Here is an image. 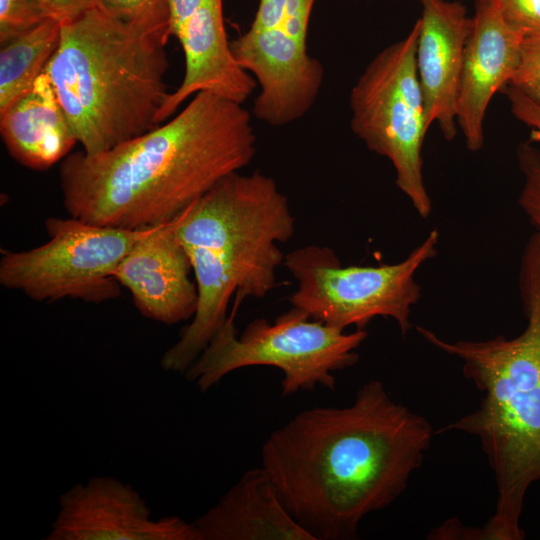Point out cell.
<instances>
[{"label": "cell", "mask_w": 540, "mask_h": 540, "mask_svg": "<svg viewBox=\"0 0 540 540\" xmlns=\"http://www.w3.org/2000/svg\"><path fill=\"white\" fill-rule=\"evenodd\" d=\"M434 431L379 380L345 407H314L274 430L262 467L291 515L316 540H351L362 519L392 504L423 463Z\"/></svg>", "instance_id": "1"}, {"label": "cell", "mask_w": 540, "mask_h": 540, "mask_svg": "<svg viewBox=\"0 0 540 540\" xmlns=\"http://www.w3.org/2000/svg\"><path fill=\"white\" fill-rule=\"evenodd\" d=\"M256 153L243 104L201 91L164 124L98 154L77 151L60 163L71 217L129 230L169 222Z\"/></svg>", "instance_id": "2"}, {"label": "cell", "mask_w": 540, "mask_h": 540, "mask_svg": "<svg viewBox=\"0 0 540 540\" xmlns=\"http://www.w3.org/2000/svg\"><path fill=\"white\" fill-rule=\"evenodd\" d=\"M526 318L513 338H441L428 328L417 332L429 344L456 357L462 372L483 393L478 407L440 429L476 437L494 474V513L480 527H465V539L522 540L526 493L540 482V231L530 236L519 271Z\"/></svg>", "instance_id": "3"}, {"label": "cell", "mask_w": 540, "mask_h": 540, "mask_svg": "<svg viewBox=\"0 0 540 540\" xmlns=\"http://www.w3.org/2000/svg\"><path fill=\"white\" fill-rule=\"evenodd\" d=\"M295 232L288 198L260 172L233 173L181 214L179 238L198 292L196 312L180 339L161 358L166 371L186 372L225 323L228 304L238 312L246 298L274 287L285 254L279 244Z\"/></svg>", "instance_id": "4"}, {"label": "cell", "mask_w": 540, "mask_h": 540, "mask_svg": "<svg viewBox=\"0 0 540 540\" xmlns=\"http://www.w3.org/2000/svg\"><path fill=\"white\" fill-rule=\"evenodd\" d=\"M168 39L100 7L61 23L44 71L84 153L107 151L159 125L170 94Z\"/></svg>", "instance_id": "5"}, {"label": "cell", "mask_w": 540, "mask_h": 540, "mask_svg": "<svg viewBox=\"0 0 540 540\" xmlns=\"http://www.w3.org/2000/svg\"><path fill=\"white\" fill-rule=\"evenodd\" d=\"M236 314L225 323L185 372L200 391L206 392L232 371L250 366H270L283 373V395L308 391L316 386L334 390L333 372L359 361L356 350L368 336L363 329L345 330L311 319L292 307L273 323L264 318L251 321L237 335Z\"/></svg>", "instance_id": "6"}, {"label": "cell", "mask_w": 540, "mask_h": 540, "mask_svg": "<svg viewBox=\"0 0 540 540\" xmlns=\"http://www.w3.org/2000/svg\"><path fill=\"white\" fill-rule=\"evenodd\" d=\"M438 241L433 229L402 261L377 266L344 267L327 246L298 248L283 261L297 281L289 302L311 319L342 330H363L376 317L391 318L405 337L412 307L421 298L415 275L436 256Z\"/></svg>", "instance_id": "7"}, {"label": "cell", "mask_w": 540, "mask_h": 540, "mask_svg": "<svg viewBox=\"0 0 540 540\" xmlns=\"http://www.w3.org/2000/svg\"><path fill=\"white\" fill-rule=\"evenodd\" d=\"M417 20L401 40L381 50L349 95L350 126L372 152L387 158L398 189L422 218L432 211L423 177L422 147L429 127L419 83Z\"/></svg>", "instance_id": "8"}, {"label": "cell", "mask_w": 540, "mask_h": 540, "mask_svg": "<svg viewBox=\"0 0 540 540\" xmlns=\"http://www.w3.org/2000/svg\"><path fill=\"white\" fill-rule=\"evenodd\" d=\"M48 240L26 251L1 250L0 284L38 302L102 303L121 294L113 272L153 227L129 230L80 219L45 220ZM155 227V226H154Z\"/></svg>", "instance_id": "9"}, {"label": "cell", "mask_w": 540, "mask_h": 540, "mask_svg": "<svg viewBox=\"0 0 540 540\" xmlns=\"http://www.w3.org/2000/svg\"><path fill=\"white\" fill-rule=\"evenodd\" d=\"M315 1L259 0L249 28L230 42L236 62L260 88L253 114L268 125L298 120L319 94L324 70L307 49Z\"/></svg>", "instance_id": "10"}, {"label": "cell", "mask_w": 540, "mask_h": 540, "mask_svg": "<svg viewBox=\"0 0 540 540\" xmlns=\"http://www.w3.org/2000/svg\"><path fill=\"white\" fill-rule=\"evenodd\" d=\"M46 540H199L177 516L151 518L144 498L110 476L78 483L59 496V511Z\"/></svg>", "instance_id": "11"}, {"label": "cell", "mask_w": 540, "mask_h": 540, "mask_svg": "<svg viewBox=\"0 0 540 540\" xmlns=\"http://www.w3.org/2000/svg\"><path fill=\"white\" fill-rule=\"evenodd\" d=\"M169 32L181 45L185 72L179 87L169 94L158 124L170 117L189 97L201 91L243 104L257 82L236 62L223 18L222 0H168Z\"/></svg>", "instance_id": "12"}, {"label": "cell", "mask_w": 540, "mask_h": 540, "mask_svg": "<svg viewBox=\"0 0 540 540\" xmlns=\"http://www.w3.org/2000/svg\"><path fill=\"white\" fill-rule=\"evenodd\" d=\"M179 221L180 215L153 227L113 272L143 316L168 325L193 318L198 303L191 262L178 234Z\"/></svg>", "instance_id": "13"}, {"label": "cell", "mask_w": 540, "mask_h": 540, "mask_svg": "<svg viewBox=\"0 0 540 540\" xmlns=\"http://www.w3.org/2000/svg\"><path fill=\"white\" fill-rule=\"evenodd\" d=\"M525 35L503 18L495 0H476L457 103L458 129L471 152L484 144V120L493 96L511 80Z\"/></svg>", "instance_id": "14"}, {"label": "cell", "mask_w": 540, "mask_h": 540, "mask_svg": "<svg viewBox=\"0 0 540 540\" xmlns=\"http://www.w3.org/2000/svg\"><path fill=\"white\" fill-rule=\"evenodd\" d=\"M421 17L416 65L427 126L436 124L444 139L458 132L457 103L472 17L459 1L418 0Z\"/></svg>", "instance_id": "15"}, {"label": "cell", "mask_w": 540, "mask_h": 540, "mask_svg": "<svg viewBox=\"0 0 540 540\" xmlns=\"http://www.w3.org/2000/svg\"><path fill=\"white\" fill-rule=\"evenodd\" d=\"M192 524L199 540H316L287 510L262 466L245 472Z\"/></svg>", "instance_id": "16"}, {"label": "cell", "mask_w": 540, "mask_h": 540, "mask_svg": "<svg viewBox=\"0 0 540 540\" xmlns=\"http://www.w3.org/2000/svg\"><path fill=\"white\" fill-rule=\"evenodd\" d=\"M0 133L15 161L40 171L62 161L77 143L45 71L0 112Z\"/></svg>", "instance_id": "17"}, {"label": "cell", "mask_w": 540, "mask_h": 540, "mask_svg": "<svg viewBox=\"0 0 540 540\" xmlns=\"http://www.w3.org/2000/svg\"><path fill=\"white\" fill-rule=\"evenodd\" d=\"M61 23L47 18L0 49V112L26 93L44 72L60 39Z\"/></svg>", "instance_id": "18"}, {"label": "cell", "mask_w": 540, "mask_h": 540, "mask_svg": "<svg viewBox=\"0 0 540 540\" xmlns=\"http://www.w3.org/2000/svg\"><path fill=\"white\" fill-rule=\"evenodd\" d=\"M504 88L512 114L530 128L540 148V35L525 36L518 66Z\"/></svg>", "instance_id": "19"}, {"label": "cell", "mask_w": 540, "mask_h": 540, "mask_svg": "<svg viewBox=\"0 0 540 540\" xmlns=\"http://www.w3.org/2000/svg\"><path fill=\"white\" fill-rule=\"evenodd\" d=\"M98 7L118 19L170 37L168 0H99Z\"/></svg>", "instance_id": "20"}, {"label": "cell", "mask_w": 540, "mask_h": 540, "mask_svg": "<svg viewBox=\"0 0 540 540\" xmlns=\"http://www.w3.org/2000/svg\"><path fill=\"white\" fill-rule=\"evenodd\" d=\"M517 160L523 175L518 203L532 225L540 231V157L529 142L520 144Z\"/></svg>", "instance_id": "21"}, {"label": "cell", "mask_w": 540, "mask_h": 540, "mask_svg": "<svg viewBox=\"0 0 540 540\" xmlns=\"http://www.w3.org/2000/svg\"><path fill=\"white\" fill-rule=\"evenodd\" d=\"M47 18L40 0H0V43Z\"/></svg>", "instance_id": "22"}, {"label": "cell", "mask_w": 540, "mask_h": 540, "mask_svg": "<svg viewBox=\"0 0 540 540\" xmlns=\"http://www.w3.org/2000/svg\"><path fill=\"white\" fill-rule=\"evenodd\" d=\"M504 20L525 36L540 35V0H495Z\"/></svg>", "instance_id": "23"}, {"label": "cell", "mask_w": 540, "mask_h": 540, "mask_svg": "<svg viewBox=\"0 0 540 540\" xmlns=\"http://www.w3.org/2000/svg\"><path fill=\"white\" fill-rule=\"evenodd\" d=\"M48 18L60 23L73 20L99 6V0H40Z\"/></svg>", "instance_id": "24"}]
</instances>
